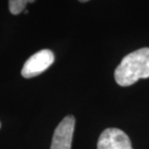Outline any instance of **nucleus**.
<instances>
[{"label": "nucleus", "mask_w": 149, "mask_h": 149, "mask_svg": "<svg viewBox=\"0 0 149 149\" xmlns=\"http://www.w3.org/2000/svg\"><path fill=\"white\" fill-rule=\"evenodd\" d=\"M149 77V48L138 49L126 55L115 71L116 82L121 87H128L139 79Z\"/></svg>", "instance_id": "1"}, {"label": "nucleus", "mask_w": 149, "mask_h": 149, "mask_svg": "<svg viewBox=\"0 0 149 149\" xmlns=\"http://www.w3.org/2000/svg\"><path fill=\"white\" fill-rule=\"evenodd\" d=\"M75 127L73 116H65L54 131L50 149H71L72 138Z\"/></svg>", "instance_id": "4"}, {"label": "nucleus", "mask_w": 149, "mask_h": 149, "mask_svg": "<svg viewBox=\"0 0 149 149\" xmlns=\"http://www.w3.org/2000/svg\"><path fill=\"white\" fill-rule=\"evenodd\" d=\"M0 127H1V123H0Z\"/></svg>", "instance_id": "7"}, {"label": "nucleus", "mask_w": 149, "mask_h": 149, "mask_svg": "<svg viewBox=\"0 0 149 149\" xmlns=\"http://www.w3.org/2000/svg\"><path fill=\"white\" fill-rule=\"evenodd\" d=\"M97 149H133L131 141L122 130L108 128L101 133Z\"/></svg>", "instance_id": "3"}, {"label": "nucleus", "mask_w": 149, "mask_h": 149, "mask_svg": "<svg viewBox=\"0 0 149 149\" xmlns=\"http://www.w3.org/2000/svg\"><path fill=\"white\" fill-rule=\"evenodd\" d=\"M55 56L49 49H42L35 53L25 62L21 69V75L24 78H32L45 71L54 63Z\"/></svg>", "instance_id": "2"}, {"label": "nucleus", "mask_w": 149, "mask_h": 149, "mask_svg": "<svg viewBox=\"0 0 149 149\" xmlns=\"http://www.w3.org/2000/svg\"><path fill=\"white\" fill-rule=\"evenodd\" d=\"M80 2H87V1H88V0H79Z\"/></svg>", "instance_id": "6"}, {"label": "nucleus", "mask_w": 149, "mask_h": 149, "mask_svg": "<svg viewBox=\"0 0 149 149\" xmlns=\"http://www.w3.org/2000/svg\"><path fill=\"white\" fill-rule=\"evenodd\" d=\"M36 0H9V10L13 15H18L25 10L28 3H34Z\"/></svg>", "instance_id": "5"}]
</instances>
